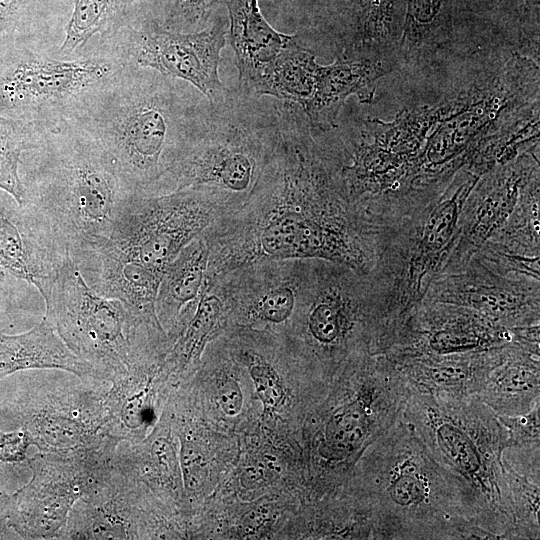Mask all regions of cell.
Here are the masks:
<instances>
[{"label":"cell","instance_id":"6da1fadb","mask_svg":"<svg viewBox=\"0 0 540 540\" xmlns=\"http://www.w3.org/2000/svg\"><path fill=\"white\" fill-rule=\"evenodd\" d=\"M183 83L127 65L67 123L102 147L135 194H147L184 155L208 107Z\"/></svg>","mask_w":540,"mask_h":540},{"label":"cell","instance_id":"7a4b0ae2","mask_svg":"<svg viewBox=\"0 0 540 540\" xmlns=\"http://www.w3.org/2000/svg\"><path fill=\"white\" fill-rule=\"evenodd\" d=\"M19 172L22 207L53 249L74 262L109 240L135 194L102 147L67 122L42 133Z\"/></svg>","mask_w":540,"mask_h":540},{"label":"cell","instance_id":"3957f363","mask_svg":"<svg viewBox=\"0 0 540 540\" xmlns=\"http://www.w3.org/2000/svg\"><path fill=\"white\" fill-rule=\"evenodd\" d=\"M480 177L463 167L448 182L391 198L374 216L378 251L369 276L383 321V353L443 271Z\"/></svg>","mask_w":540,"mask_h":540},{"label":"cell","instance_id":"277c9868","mask_svg":"<svg viewBox=\"0 0 540 540\" xmlns=\"http://www.w3.org/2000/svg\"><path fill=\"white\" fill-rule=\"evenodd\" d=\"M363 454L360 496L395 539H493L469 487L434 460L402 418Z\"/></svg>","mask_w":540,"mask_h":540},{"label":"cell","instance_id":"5b68a950","mask_svg":"<svg viewBox=\"0 0 540 540\" xmlns=\"http://www.w3.org/2000/svg\"><path fill=\"white\" fill-rule=\"evenodd\" d=\"M409 386L402 420L469 487L483 527L496 539H519L502 462L507 432L496 413L476 395L436 397Z\"/></svg>","mask_w":540,"mask_h":540},{"label":"cell","instance_id":"8992f818","mask_svg":"<svg viewBox=\"0 0 540 540\" xmlns=\"http://www.w3.org/2000/svg\"><path fill=\"white\" fill-rule=\"evenodd\" d=\"M47 44L18 42L0 56V117L41 133L67 122L128 65L104 45L65 57Z\"/></svg>","mask_w":540,"mask_h":540},{"label":"cell","instance_id":"52a82bcc","mask_svg":"<svg viewBox=\"0 0 540 540\" xmlns=\"http://www.w3.org/2000/svg\"><path fill=\"white\" fill-rule=\"evenodd\" d=\"M230 92L210 105L184 155L163 179L179 189L214 183L232 192H245L254 183L260 147L278 130L275 102Z\"/></svg>","mask_w":540,"mask_h":540},{"label":"cell","instance_id":"ba28073f","mask_svg":"<svg viewBox=\"0 0 540 540\" xmlns=\"http://www.w3.org/2000/svg\"><path fill=\"white\" fill-rule=\"evenodd\" d=\"M39 293L46 303L44 318L72 352L89 363L126 364L145 318L94 291L70 257L54 268Z\"/></svg>","mask_w":540,"mask_h":540},{"label":"cell","instance_id":"9c48e42d","mask_svg":"<svg viewBox=\"0 0 540 540\" xmlns=\"http://www.w3.org/2000/svg\"><path fill=\"white\" fill-rule=\"evenodd\" d=\"M227 34V22L223 19L188 33L148 22L124 25L100 44L110 47L128 65L149 68L190 84L210 105H217L229 94L218 73Z\"/></svg>","mask_w":540,"mask_h":540},{"label":"cell","instance_id":"30bf717a","mask_svg":"<svg viewBox=\"0 0 540 540\" xmlns=\"http://www.w3.org/2000/svg\"><path fill=\"white\" fill-rule=\"evenodd\" d=\"M207 206L204 195L191 188L160 197L133 194L119 213L109 242L163 276L206 224Z\"/></svg>","mask_w":540,"mask_h":540},{"label":"cell","instance_id":"8fae6325","mask_svg":"<svg viewBox=\"0 0 540 540\" xmlns=\"http://www.w3.org/2000/svg\"><path fill=\"white\" fill-rule=\"evenodd\" d=\"M539 338L537 325L510 329L467 307L422 301L383 354L446 355L516 343L540 346Z\"/></svg>","mask_w":540,"mask_h":540},{"label":"cell","instance_id":"7c38bea8","mask_svg":"<svg viewBox=\"0 0 540 540\" xmlns=\"http://www.w3.org/2000/svg\"><path fill=\"white\" fill-rule=\"evenodd\" d=\"M423 301L467 307L510 329L540 325V279L504 274L473 257L435 278Z\"/></svg>","mask_w":540,"mask_h":540},{"label":"cell","instance_id":"4fadbf2b","mask_svg":"<svg viewBox=\"0 0 540 540\" xmlns=\"http://www.w3.org/2000/svg\"><path fill=\"white\" fill-rule=\"evenodd\" d=\"M538 149L536 146L479 178L464 203L455 245L440 275L462 268L504 225L523 188L539 171Z\"/></svg>","mask_w":540,"mask_h":540},{"label":"cell","instance_id":"5bb4252c","mask_svg":"<svg viewBox=\"0 0 540 540\" xmlns=\"http://www.w3.org/2000/svg\"><path fill=\"white\" fill-rule=\"evenodd\" d=\"M518 345L524 344L446 355H381L412 387L436 397L465 398L476 395Z\"/></svg>","mask_w":540,"mask_h":540},{"label":"cell","instance_id":"9a60e30c","mask_svg":"<svg viewBox=\"0 0 540 540\" xmlns=\"http://www.w3.org/2000/svg\"><path fill=\"white\" fill-rule=\"evenodd\" d=\"M393 67L392 61L382 54L341 53L332 64L318 63L312 97L301 109L311 129L328 131L335 128L339 113L350 96L364 104L372 103L377 82Z\"/></svg>","mask_w":540,"mask_h":540},{"label":"cell","instance_id":"2e32d148","mask_svg":"<svg viewBox=\"0 0 540 540\" xmlns=\"http://www.w3.org/2000/svg\"><path fill=\"white\" fill-rule=\"evenodd\" d=\"M87 284L143 318L154 314L162 275L127 257L109 240L75 262Z\"/></svg>","mask_w":540,"mask_h":540},{"label":"cell","instance_id":"e0dca14e","mask_svg":"<svg viewBox=\"0 0 540 540\" xmlns=\"http://www.w3.org/2000/svg\"><path fill=\"white\" fill-rule=\"evenodd\" d=\"M61 257L33 223L27 211L0 189V273H8L38 291Z\"/></svg>","mask_w":540,"mask_h":540},{"label":"cell","instance_id":"ac0fdd59","mask_svg":"<svg viewBox=\"0 0 540 540\" xmlns=\"http://www.w3.org/2000/svg\"><path fill=\"white\" fill-rule=\"evenodd\" d=\"M229 40L235 53L239 91L249 95L264 69L296 36L276 31L263 17L258 0H224Z\"/></svg>","mask_w":540,"mask_h":540},{"label":"cell","instance_id":"d6986e66","mask_svg":"<svg viewBox=\"0 0 540 540\" xmlns=\"http://www.w3.org/2000/svg\"><path fill=\"white\" fill-rule=\"evenodd\" d=\"M476 397L497 415L528 412L540 401V348L514 347L491 371Z\"/></svg>","mask_w":540,"mask_h":540},{"label":"cell","instance_id":"ffe728a7","mask_svg":"<svg viewBox=\"0 0 540 540\" xmlns=\"http://www.w3.org/2000/svg\"><path fill=\"white\" fill-rule=\"evenodd\" d=\"M91 367L70 350L45 318L26 333L0 335V376L28 368H59L83 374Z\"/></svg>","mask_w":540,"mask_h":540},{"label":"cell","instance_id":"44dd1931","mask_svg":"<svg viewBox=\"0 0 540 540\" xmlns=\"http://www.w3.org/2000/svg\"><path fill=\"white\" fill-rule=\"evenodd\" d=\"M318 63L296 38L264 69L249 96H271L303 109L312 97Z\"/></svg>","mask_w":540,"mask_h":540},{"label":"cell","instance_id":"7402d4cb","mask_svg":"<svg viewBox=\"0 0 540 540\" xmlns=\"http://www.w3.org/2000/svg\"><path fill=\"white\" fill-rule=\"evenodd\" d=\"M129 0H72V11L58 52L61 56H74L90 47L98 37L97 45L130 24L126 21Z\"/></svg>","mask_w":540,"mask_h":540},{"label":"cell","instance_id":"603a6c76","mask_svg":"<svg viewBox=\"0 0 540 540\" xmlns=\"http://www.w3.org/2000/svg\"><path fill=\"white\" fill-rule=\"evenodd\" d=\"M354 8V38L342 53L382 54L401 36L404 0H355Z\"/></svg>","mask_w":540,"mask_h":540},{"label":"cell","instance_id":"cb8c5ba5","mask_svg":"<svg viewBox=\"0 0 540 540\" xmlns=\"http://www.w3.org/2000/svg\"><path fill=\"white\" fill-rule=\"evenodd\" d=\"M208 249L203 240H191L166 268L156 303L165 315L176 313L199 294L203 284Z\"/></svg>","mask_w":540,"mask_h":540},{"label":"cell","instance_id":"d4e9b609","mask_svg":"<svg viewBox=\"0 0 540 540\" xmlns=\"http://www.w3.org/2000/svg\"><path fill=\"white\" fill-rule=\"evenodd\" d=\"M42 133L35 128L0 117V189L22 206L25 189L19 167L22 155L37 146Z\"/></svg>","mask_w":540,"mask_h":540},{"label":"cell","instance_id":"484cf974","mask_svg":"<svg viewBox=\"0 0 540 540\" xmlns=\"http://www.w3.org/2000/svg\"><path fill=\"white\" fill-rule=\"evenodd\" d=\"M513 516L519 539H539V468H514L503 457Z\"/></svg>","mask_w":540,"mask_h":540},{"label":"cell","instance_id":"4316f807","mask_svg":"<svg viewBox=\"0 0 540 540\" xmlns=\"http://www.w3.org/2000/svg\"><path fill=\"white\" fill-rule=\"evenodd\" d=\"M449 1L407 0L400 40L406 57L416 55L448 21Z\"/></svg>","mask_w":540,"mask_h":540},{"label":"cell","instance_id":"83f0119b","mask_svg":"<svg viewBox=\"0 0 540 540\" xmlns=\"http://www.w3.org/2000/svg\"><path fill=\"white\" fill-rule=\"evenodd\" d=\"M39 0H0V56L18 42L37 39L31 27Z\"/></svg>","mask_w":540,"mask_h":540},{"label":"cell","instance_id":"f1b7e54d","mask_svg":"<svg viewBox=\"0 0 540 540\" xmlns=\"http://www.w3.org/2000/svg\"><path fill=\"white\" fill-rule=\"evenodd\" d=\"M220 311L221 304L217 297L210 294L202 295L196 312L177 346L178 355L186 362L200 354L207 337L218 321Z\"/></svg>","mask_w":540,"mask_h":540},{"label":"cell","instance_id":"f546056e","mask_svg":"<svg viewBox=\"0 0 540 540\" xmlns=\"http://www.w3.org/2000/svg\"><path fill=\"white\" fill-rule=\"evenodd\" d=\"M221 0H175L165 17L163 27L175 32L204 29L214 6Z\"/></svg>","mask_w":540,"mask_h":540},{"label":"cell","instance_id":"4dcf8cb0","mask_svg":"<svg viewBox=\"0 0 540 540\" xmlns=\"http://www.w3.org/2000/svg\"><path fill=\"white\" fill-rule=\"evenodd\" d=\"M539 407L540 401L524 414L515 416L496 414L507 432L506 449L539 447Z\"/></svg>","mask_w":540,"mask_h":540},{"label":"cell","instance_id":"1f68e13d","mask_svg":"<svg viewBox=\"0 0 540 540\" xmlns=\"http://www.w3.org/2000/svg\"><path fill=\"white\" fill-rule=\"evenodd\" d=\"M294 294L289 288H276L261 297L257 303L259 315L271 322H282L292 313Z\"/></svg>","mask_w":540,"mask_h":540},{"label":"cell","instance_id":"d6a6232c","mask_svg":"<svg viewBox=\"0 0 540 540\" xmlns=\"http://www.w3.org/2000/svg\"><path fill=\"white\" fill-rule=\"evenodd\" d=\"M251 376L266 407L276 408L282 401L283 390L274 370L265 363L254 364Z\"/></svg>","mask_w":540,"mask_h":540},{"label":"cell","instance_id":"836d02e7","mask_svg":"<svg viewBox=\"0 0 540 540\" xmlns=\"http://www.w3.org/2000/svg\"><path fill=\"white\" fill-rule=\"evenodd\" d=\"M219 402L227 415L235 416L240 413L243 405V396L236 381L226 379L220 384Z\"/></svg>","mask_w":540,"mask_h":540},{"label":"cell","instance_id":"e575fe53","mask_svg":"<svg viewBox=\"0 0 540 540\" xmlns=\"http://www.w3.org/2000/svg\"><path fill=\"white\" fill-rule=\"evenodd\" d=\"M10 317L3 311H0V331L6 329L10 325Z\"/></svg>","mask_w":540,"mask_h":540},{"label":"cell","instance_id":"d590c367","mask_svg":"<svg viewBox=\"0 0 540 540\" xmlns=\"http://www.w3.org/2000/svg\"><path fill=\"white\" fill-rule=\"evenodd\" d=\"M2 278H3V275L0 274V286H1V280H2Z\"/></svg>","mask_w":540,"mask_h":540}]
</instances>
